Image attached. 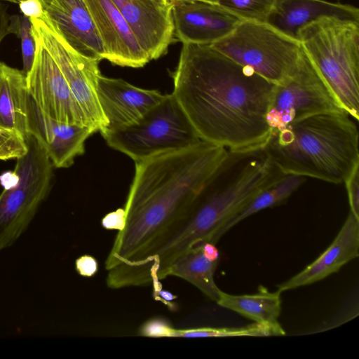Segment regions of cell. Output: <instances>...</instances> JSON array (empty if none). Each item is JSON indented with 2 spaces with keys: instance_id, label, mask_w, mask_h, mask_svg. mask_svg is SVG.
<instances>
[{
  "instance_id": "cell-1",
  "label": "cell",
  "mask_w": 359,
  "mask_h": 359,
  "mask_svg": "<svg viewBox=\"0 0 359 359\" xmlns=\"http://www.w3.org/2000/svg\"><path fill=\"white\" fill-rule=\"evenodd\" d=\"M172 95L198 137L230 153L262 150L275 84L208 44L182 43Z\"/></svg>"
},
{
  "instance_id": "cell-2",
  "label": "cell",
  "mask_w": 359,
  "mask_h": 359,
  "mask_svg": "<svg viewBox=\"0 0 359 359\" xmlns=\"http://www.w3.org/2000/svg\"><path fill=\"white\" fill-rule=\"evenodd\" d=\"M229 156L203 140L135 162L126 225L107 257L108 271L142 260L172 231Z\"/></svg>"
},
{
  "instance_id": "cell-3",
  "label": "cell",
  "mask_w": 359,
  "mask_h": 359,
  "mask_svg": "<svg viewBox=\"0 0 359 359\" xmlns=\"http://www.w3.org/2000/svg\"><path fill=\"white\" fill-rule=\"evenodd\" d=\"M282 174L263 152L230 153L172 231L151 252L153 265L167 272L189 249L210 242L255 194Z\"/></svg>"
},
{
  "instance_id": "cell-4",
  "label": "cell",
  "mask_w": 359,
  "mask_h": 359,
  "mask_svg": "<svg viewBox=\"0 0 359 359\" xmlns=\"http://www.w3.org/2000/svg\"><path fill=\"white\" fill-rule=\"evenodd\" d=\"M356 122L345 111L310 116L272 133L262 150L283 174L340 184L359 165Z\"/></svg>"
},
{
  "instance_id": "cell-5",
  "label": "cell",
  "mask_w": 359,
  "mask_h": 359,
  "mask_svg": "<svg viewBox=\"0 0 359 359\" xmlns=\"http://www.w3.org/2000/svg\"><path fill=\"white\" fill-rule=\"evenodd\" d=\"M297 39L341 109L359 120V21L322 16L302 27Z\"/></svg>"
},
{
  "instance_id": "cell-6",
  "label": "cell",
  "mask_w": 359,
  "mask_h": 359,
  "mask_svg": "<svg viewBox=\"0 0 359 359\" xmlns=\"http://www.w3.org/2000/svg\"><path fill=\"white\" fill-rule=\"evenodd\" d=\"M27 152L17 159L13 172L4 173L0 194V252L26 231L46 200L53 180V164L36 139L25 140Z\"/></svg>"
},
{
  "instance_id": "cell-7",
  "label": "cell",
  "mask_w": 359,
  "mask_h": 359,
  "mask_svg": "<svg viewBox=\"0 0 359 359\" xmlns=\"http://www.w3.org/2000/svg\"><path fill=\"white\" fill-rule=\"evenodd\" d=\"M210 46L275 85L293 74L303 52L297 39L266 22L255 20H243Z\"/></svg>"
},
{
  "instance_id": "cell-8",
  "label": "cell",
  "mask_w": 359,
  "mask_h": 359,
  "mask_svg": "<svg viewBox=\"0 0 359 359\" xmlns=\"http://www.w3.org/2000/svg\"><path fill=\"white\" fill-rule=\"evenodd\" d=\"M101 135L109 147L135 162L201 140L172 93L165 94L137 123Z\"/></svg>"
},
{
  "instance_id": "cell-9",
  "label": "cell",
  "mask_w": 359,
  "mask_h": 359,
  "mask_svg": "<svg viewBox=\"0 0 359 359\" xmlns=\"http://www.w3.org/2000/svg\"><path fill=\"white\" fill-rule=\"evenodd\" d=\"M33 34L51 55L66 79L85 118L95 133H104L107 120L97 93L101 73L99 60L86 57L73 48L48 17L46 10L39 18H29Z\"/></svg>"
},
{
  "instance_id": "cell-10",
  "label": "cell",
  "mask_w": 359,
  "mask_h": 359,
  "mask_svg": "<svg viewBox=\"0 0 359 359\" xmlns=\"http://www.w3.org/2000/svg\"><path fill=\"white\" fill-rule=\"evenodd\" d=\"M330 111H344L303 50L293 74L275 86L266 114L271 133L293 121Z\"/></svg>"
},
{
  "instance_id": "cell-11",
  "label": "cell",
  "mask_w": 359,
  "mask_h": 359,
  "mask_svg": "<svg viewBox=\"0 0 359 359\" xmlns=\"http://www.w3.org/2000/svg\"><path fill=\"white\" fill-rule=\"evenodd\" d=\"M34 38L35 57L27 74L29 97L41 111L56 121L88 126L58 66L41 41Z\"/></svg>"
},
{
  "instance_id": "cell-12",
  "label": "cell",
  "mask_w": 359,
  "mask_h": 359,
  "mask_svg": "<svg viewBox=\"0 0 359 359\" xmlns=\"http://www.w3.org/2000/svg\"><path fill=\"white\" fill-rule=\"evenodd\" d=\"M150 60L164 55L174 36L172 5L165 0H111Z\"/></svg>"
},
{
  "instance_id": "cell-13",
  "label": "cell",
  "mask_w": 359,
  "mask_h": 359,
  "mask_svg": "<svg viewBox=\"0 0 359 359\" xmlns=\"http://www.w3.org/2000/svg\"><path fill=\"white\" fill-rule=\"evenodd\" d=\"M172 16L174 34L182 43L210 45L244 20L217 4L198 0H175Z\"/></svg>"
},
{
  "instance_id": "cell-14",
  "label": "cell",
  "mask_w": 359,
  "mask_h": 359,
  "mask_svg": "<svg viewBox=\"0 0 359 359\" xmlns=\"http://www.w3.org/2000/svg\"><path fill=\"white\" fill-rule=\"evenodd\" d=\"M27 126L57 168L72 166L76 157L85 152V142L95 131L88 126L67 124L47 116L29 97Z\"/></svg>"
},
{
  "instance_id": "cell-15",
  "label": "cell",
  "mask_w": 359,
  "mask_h": 359,
  "mask_svg": "<svg viewBox=\"0 0 359 359\" xmlns=\"http://www.w3.org/2000/svg\"><path fill=\"white\" fill-rule=\"evenodd\" d=\"M101 38L104 59L111 64L142 67L151 61L111 0H83Z\"/></svg>"
},
{
  "instance_id": "cell-16",
  "label": "cell",
  "mask_w": 359,
  "mask_h": 359,
  "mask_svg": "<svg viewBox=\"0 0 359 359\" xmlns=\"http://www.w3.org/2000/svg\"><path fill=\"white\" fill-rule=\"evenodd\" d=\"M97 93L107 122L106 130L137 123L165 97L157 90L141 88L121 79L102 74L98 78Z\"/></svg>"
},
{
  "instance_id": "cell-17",
  "label": "cell",
  "mask_w": 359,
  "mask_h": 359,
  "mask_svg": "<svg viewBox=\"0 0 359 359\" xmlns=\"http://www.w3.org/2000/svg\"><path fill=\"white\" fill-rule=\"evenodd\" d=\"M359 255V218L351 212L329 247L313 262L290 279L279 284L280 292L321 280L337 272Z\"/></svg>"
},
{
  "instance_id": "cell-18",
  "label": "cell",
  "mask_w": 359,
  "mask_h": 359,
  "mask_svg": "<svg viewBox=\"0 0 359 359\" xmlns=\"http://www.w3.org/2000/svg\"><path fill=\"white\" fill-rule=\"evenodd\" d=\"M45 10L73 48L86 57L104 59L101 38L83 0H52Z\"/></svg>"
},
{
  "instance_id": "cell-19",
  "label": "cell",
  "mask_w": 359,
  "mask_h": 359,
  "mask_svg": "<svg viewBox=\"0 0 359 359\" xmlns=\"http://www.w3.org/2000/svg\"><path fill=\"white\" fill-rule=\"evenodd\" d=\"M327 15L359 21V9L351 5L324 0H276L266 22L297 39L302 27Z\"/></svg>"
},
{
  "instance_id": "cell-20",
  "label": "cell",
  "mask_w": 359,
  "mask_h": 359,
  "mask_svg": "<svg viewBox=\"0 0 359 359\" xmlns=\"http://www.w3.org/2000/svg\"><path fill=\"white\" fill-rule=\"evenodd\" d=\"M28 99L27 76L0 61V129L15 130L27 139Z\"/></svg>"
},
{
  "instance_id": "cell-21",
  "label": "cell",
  "mask_w": 359,
  "mask_h": 359,
  "mask_svg": "<svg viewBox=\"0 0 359 359\" xmlns=\"http://www.w3.org/2000/svg\"><path fill=\"white\" fill-rule=\"evenodd\" d=\"M305 177L280 174L249 199L217 231L215 243L243 219L264 209L282 204L304 183Z\"/></svg>"
},
{
  "instance_id": "cell-22",
  "label": "cell",
  "mask_w": 359,
  "mask_h": 359,
  "mask_svg": "<svg viewBox=\"0 0 359 359\" xmlns=\"http://www.w3.org/2000/svg\"><path fill=\"white\" fill-rule=\"evenodd\" d=\"M219 261L209 258L204 253L201 243L179 257L170 267L168 275L189 282L217 302L223 292L214 278Z\"/></svg>"
},
{
  "instance_id": "cell-23",
  "label": "cell",
  "mask_w": 359,
  "mask_h": 359,
  "mask_svg": "<svg viewBox=\"0 0 359 359\" xmlns=\"http://www.w3.org/2000/svg\"><path fill=\"white\" fill-rule=\"evenodd\" d=\"M281 292L265 289L252 294L233 295L222 292L216 302L254 322L276 324L281 311Z\"/></svg>"
},
{
  "instance_id": "cell-24",
  "label": "cell",
  "mask_w": 359,
  "mask_h": 359,
  "mask_svg": "<svg viewBox=\"0 0 359 359\" xmlns=\"http://www.w3.org/2000/svg\"><path fill=\"white\" fill-rule=\"evenodd\" d=\"M285 334L279 323L268 324L254 322L244 327H236L175 329L173 337H273Z\"/></svg>"
},
{
  "instance_id": "cell-25",
  "label": "cell",
  "mask_w": 359,
  "mask_h": 359,
  "mask_svg": "<svg viewBox=\"0 0 359 359\" xmlns=\"http://www.w3.org/2000/svg\"><path fill=\"white\" fill-rule=\"evenodd\" d=\"M276 0H210L244 20L266 22Z\"/></svg>"
},
{
  "instance_id": "cell-26",
  "label": "cell",
  "mask_w": 359,
  "mask_h": 359,
  "mask_svg": "<svg viewBox=\"0 0 359 359\" xmlns=\"http://www.w3.org/2000/svg\"><path fill=\"white\" fill-rule=\"evenodd\" d=\"M16 35L21 41L23 65L22 71L27 76L32 67L36 53V41L29 18L23 15L19 16Z\"/></svg>"
},
{
  "instance_id": "cell-27",
  "label": "cell",
  "mask_w": 359,
  "mask_h": 359,
  "mask_svg": "<svg viewBox=\"0 0 359 359\" xmlns=\"http://www.w3.org/2000/svg\"><path fill=\"white\" fill-rule=\"evenodd\" d=\"M27 150L26 140L18 132L0 129V160L18 159Z\"/></svg>"
},
{
  "instance_id": "cell-28",
  "label": "cell",
  "mask_w": 359,
  "mask_h": 359,
  "mask_svg": "<svg viewBox=\"0 0 359 359\" xmlns=\"http://www.w3.org/2000/svg\"><path fill=\"white\" fill-rule=\"evenodd\" d=\"M175 328L164 318L154 317L145 321L139 329V334L149 337H173Z\"/></svg>"
},
{
  "instance_id": "cell-29",
  "label": "cell",
  "mask_w": 359,
  "mask_h": 359,
  "mask_svg": "<svg viewBox=\"0 0 359 359\" xmlns=\"http://www.w3.org/2000/svg\"><path fill=\"white\" fill-rule=\"evenodd\" d=\"M344 182L347 191L350 212L359 218V165L352 170Z\"/></svg>"
},
{
  "instance_id": "cell-30",
  "label": "cell",
  "mask_w": 359,
  "mask_h": 359,
  "mask_svg": "<svg viewBox=\"0 0 359 359\" xmlns=\"http://www.w3.org/2000/svg\"><path fill=\"white\" fill-rule=\"evenodd\" d=\"M126 225V212L123 208L106 215L102 219V226L106 229L121 231Z\"/></svg>"
},
{
  "instance_id": "cell-31",
  "label": "cell",
  "mask_w": 359,
  "mask_h": 359,
  "mask_svg": "<svg viewBox=\"0 0 359 359\" xmlns=\"http://www.w3.org/2000/svg\"><path fill=\"white\" fill-rule=\"evenodd\" d=\"M75 267L81 276L92 277L98 271V263L93 257L83 255L76 259Z\"/></svg>"
},
{
  "instance_id": "cell-32",
  "label": "cell",
  "mask_w": 359,
  "mask_h": 359,
  "mask_svg": "<svg viewBox=\"0 0 359 359\" xmlns=\"http://www.w3.org/2000/svg\"><path fill=\"white\" fill-rule=\"evenodd\" d=\"M18 5L22 15L29 18H39L45 11V8L40 0H25Z\"/></svg>"
},
{
  "instance_id": "cell-33",
  "label": "cell",
  "mask_w": 359,
  "mask_h": 359,
  "mask_svg": "<svg viewBox=\"0 0 359 359\" xmlns=\"http://www.w3.org/2000/svg\"><path fill=\"white\" fill-rule=\"evenodd\" d=\"M152 286L153 295L156 300L160 301L166 305L170 311H176L177 309V304L173 302L177 298L176 296L169 291L163 290L161 288L160 282L152 285Z\"/></svg>"
},
{
  "instance_id": "cell-34",
  "label": "cell",
  "mask_w": 359,
  "mask_h": 359,
  "mask_svg": "<svg viewBox=\"0 0 359 359\" xmlns=\"http://www.w3.org/2000/svg\"><path fill=\"white\" fill-rule=\"evenodd\" d=\"M11 18L4 6L0 4V44L4 37L11 34Z\"/></svg>"
},
{
  "instance_id": "cell-35",
  "label": "cell",
  "mask_w": 359,
  "mask_h": 359,
  "mask_svg": "<svg viewBox=\"0 0 359 359\" xmlns=\"http://www.w3.org/2000/svg\"><path fill=\"white\" fill-rule=\"evenodd\" d=\"M22 1H25V0H10V2L11 3H13V4H19L20 2ZM41 2L42 3L43 7L46 8L50 4V2L52 1V0H40Z\"/></svg>"
},
{
  "instance_id": "cell-36",
  "label": "cell",
  "mask_w": 359,
  "mask_h": 359,
  "mask_svg": "<svg viewBox=\"0 0 359 359\" xmlns=\"http://www.w3.org/2000/svg\"><path fill=\"white\" fill-rule=\"evenodd\" d=\"M168 3H169L170 4H172V3L174 2L175 0H165Z\"/></svg>"
},
{
  "instance_id": "cell-37",
  "label": "cell",
  "mask_w": 359,
  "mask_h": 359,
  "mask_svg": "<svg viewBox=\"0 0 359 359\" xmlns=\"http://www.w3.org/2000/svg\"><path fill=\"white\" fill-rule=\"evenodd\" d=\"M198 1H203L209 2L210 0H198Z\"/></svg>"
},
{
  "instance_id": "cell-38",
  "label": "cell",
  "mask_w": 359,
  "mask_h": 359,
  "mask_svg": "<svg viewBox=\"0 0 359 359\" xmlns=\"http://www.w3.org/2000/svg\"><path fill=\"white\" fill-rule=\"evenodd\" d=\"M0 1H8V2H10V0H0Z\"/></svg>"
}]
</instances>
